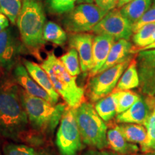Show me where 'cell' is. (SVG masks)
I'll return each mask as SVG.
<instances>
[{"label":"cell","mask_w":155,"mask_h":155,"mask_svg":"<svg viewBox=\"0 0 155 155\" xmlns=\"http://www.w3.org/2000/svg\"><path fill=\"white\" fill-rule=\"evenodd\" d=\"M43 38L46 42H50L57 45H63L67 42V33L57 23L48 21L45 23Z\"/></svg>","instance_id":"cell-24"},{"label":"cell","mask_w":155,"mask_h":155,"mask_svg":"<svg viewBox=\"0 0 155 155\" xmlns=\"http://www.w3.org/2000/svg\"><path fill=\"white\" fill-rule=\"evenodd\" d=\"M133 53H134V49L129 40L124 39L116 40L112 45L106 63L98 73L115 66L118 64L131 60V54Z\"/></svg>","instance_id":"cell-16"},{"label":"cell","mask_w":155,"mask_h":155,"mask_svg":"<svg viewBox=\"0 0 155 155\" xmlns=\"http://www.w3.org/2000/svg\"><path fill=\"white\" fill-rule=\"evenodd\" d=\"M94 0H77V5L83 3H94Z\"/></svg>","instance_id":"cell-37"},{"label":"cell","mask_w":155,"mask_h":155,"mask_svg":"<svg viewBox=\"0 0 155 155\" xmlns=\"http://www.w3.org/2000/svg\"><path fill=\"white\" fill-rule=\"evenodd\" d=\"M131 1H132V0H119V2H118L117 7L118 8H121V7H124L125 5H127V4L130 2Z\"/></svg>","instance_id":"cell-36"},{"label":"cell","mask_w":155,"mask_h":155,"mask_svg":"<svg viewBox=\"0 0 155 155\" xmlns=\"http://www.w3.org/2000/svg\"><path fill=\"white\" fill-rule=\"evenodd\" d=\"M55 144L61 155H78L83 141L75 119L74 108L67 106L58 126Z\"/></svg>","instance_id":"cell-7"},{"label":"cell","mask_w":155,"mask_h":155,"mask_svg":"<svg viewBox=\"0 0 155 155\" xmlns=\"http://www.w3.org/2000/svg\"><path fill=\"white\" fill-rule=\"evenodd\" d=\"M45 22L46 17L41 2H23L16 24L25 48L35 55L46 43L43 38Z\"/></svg>","instance_id":"cell-3"},{"label":"cell","mask_w":155,"mask_h":155,"mask_svg":"<svg viewBox=\"0 0 155 155\" xmlns=\"http://www.w3.org/2000/svg\"><path fill=\"white\" fill-rule=\"evenodd\" d=\"M154 111H155V108H154Z\"/></svg>","instance_id":"cell-43"},{"label":"cell","mask_w":155,"mask_h":155,"mask_svg":"<svg viewBox=\"0 0 155 155\" xmlns=\"http://www.w3.org/2000/svg\"><path fill=\"white\" fill-rule=\"evenodd\" d=\"M22 7L21 0H0V13L5 15L12 25L16 23Z\"/></svg>","instance_id":"cell-27"},{"label":"cell","mask_w":155,"mask_h":155,"mask_svg":"<svg viewBox=\"0 0 155 155\" xmlns=\"http://www.w3.org/2000/svg\"><path fill=\"white\" fill-rule=\"evenodd\" d=\"M3 155H57L46 147H33L17 142H9L2 147Z\"/></svg>","instance_id":"cell-20"},{"label":"cell","mask_w":155,"mask_h":155,"mask_svg":"<svg viewBox=\"0 0 155 155\" xmlns=\"http://www.w3.org/2000/svg\"><path fill=\"white\" fill-rule=\"evenodd\" d=\"M155 32V23L144 25L141 29L134 33L132 36L133 42L138 49L147 45V42L153 33ZM137 50V49H134Z\"/></svg>","instance_id":"cell-29"},{"label":"cell","mask_w":155,"mask_h":155,"mask_svg":"<svg viewBox=\"0 0 155 155\" xmlns=\"http://www.w3.org/2000/svg\"><path fill=\"white\" fill-rule=\"evenodd\" d=\"M94 35L90 33L71 34L69 47L77 50L83 73H90L93 68V42Z\"/></svg>","instance_id":"cell-12"},{"label":"cell","mask_w":155,"mask_h":155,"mask_svg":"<svg viewBox=\"0 0 155 155\" xmlns=\"http://www.w3.org/2000/svg\"><path fill=\"white\" fill-rule=\"evenodd\" d=\"M9 25V20L5 15L0 13V33L6 30Z\"/></svg>","instance_id":"cell-34"},{"label":"cell","mask_w":155,"mask_h":155,"mask_svg":"<svg viewBox=\"0 0 155 155\" xmlns=\"http://www.w3.org/2000/svg\"><path fill=\"white\" fill-rule=\"evenodd\" d=\"M141 155H154V154H141Z\"/></svg>","instance_id":"cell-40"},{"label":"cell","mask_w":155,"mask_h":155,"mask_svg":"<svg viewBox=\"0 0 155 155\" xmlns=\"http://www.w3.org/2000/svg\"><path fill=\"white\" fill-rule=\"evenodd\" d=\"M147 129V138L142 145L143 152L155 150V111L154 110L144 124Z\"/></svg>","instance_id":"cell-28"},{"label":"cell","mask_w":155,"mask_h":155,"mask_svg":"<svg viewBox=\"0 0 155 155\" xmlns=\"http://www.w3.org/2000/svg\"><path fill=\"white\" fill-rule=\"evenodd\" d=\"M23 65L28 70L30 76L49 94L53 104H57L59 101L60 95L54 88L47 72L42 68L41 65L29 60L23 59Z\"/></svg>","instance_id":"cell-15"},{"label":"cell","mask_w":155,"mask_h":155,"mask_svg":"<svg viewBox=\"0 0 155 155\" xmlns=\"http://www.w3.org/2000/svg\"><path fill=\"white\" fill-rule=\"evenodd\" d=\"M28 114L20 94V86L12 75L0 76V136L19 143L29 131Z\"/></svg>","instance_id":"cell-1"},{"label":"cell","mask_w":155,"mask_h":155,"mask_svg":"<svg viewBox=\"0 0 155 155\" xmlns=\"http://www.w3.org/2000/svg\"><path fill=\"white\" fill-rule=\"evenodd\" d=\"M152 112L148 104L141 98L123 113L118 114L116 121L119 124H136L144 125Z\"/></svg>","instance_id":"cell-17"},{"label":"cell","mask_w":155,"mask_h":155,"mask_svg":"<svg viewBox=\"0 0 155 155\" xmlns=\"http://www.w3.org/2000/svg\"><path fill=\"white\" fill-rule=\"evenodd\" d=\"M0 155H3L2 149V147H1V144H0Z\"/></svg>","instance_id":"cell-39"},{"label":"cell","mask_w":155,"mask_h":155,"mask_svg":"<svg viewBox=\"0 0 155 155\" xmlns=\"http://www.w3.org/2000/svg\"><path fill=\"white\" fill-rule=\"evenodd\" d=\"M116 40L106 35H96L93 42V68L89 75L97 74L106 63L111 48Z\"/></svg>","instance_id":"cell-14"},{"label":"cell","mask_w":155,"mask_h":155,"mask_svg":"<svg viewBox=\"0 0 155 155\" xmlns=\"http://www.w3.org/2000/svg\"><path fill=\"white\" fill-rule=\"evenodd\" d=\"M137 70L140 80V91L149 96L155 95V49L139 51Z\"/></svg>","instance_id":"cell-11"},{"label":"cell","mask_w":155,"mask_h":155,"mask_svg":"<svg viewBox=\"0 0 155 155\" xmlns=\"http://www.w3.org/2000/svg\"><path fill=\"white\" fill-rule=\"evenodd\" d=\"M152 49H155V42H153L152 44L145 46V47L139 48V49L134 50V52H137V50H138V51H141V50H152Z\"/></svg>","instance_id":"cell-35"},{"label":"cell","mask_w":155,"mask_h":155,"mask_svg":"<svg viewBox=\"0 0 155 155\" xmlns=\"http://www.w3.org/2000/svg\"><path fill=\"white\" fill-rule=\"evenodd\" d=\"M152 23H155V4L151 6L150 8L147 11V12L139 19V22H137L135 25H133L134 33L137 32L139 29L144 27V25L152 24Z\"/></svg>","instance_id":"cell-31"},{"label":"cell","mask_w":155,"mask_h":155,"mask_svg":"<svg viewBox=\"0 0 155 155\" xmlns=\"http://www.w3.org/2000/svg\"><path fill=\"white\" fill-rule=\"evenodd\" d=\"M20 94L31 129L39 135L51 137L60 124L67 104H53L28 94L21 87Z\"/></svg>","instance_id":"cell-2"},{"label":"cell","mask_w":155,"mask_h":155,"mask_svg":"<svg viewBox=\"0 0 155 155\" xmlns=\"http://www.w3.org/2000/svg\"><path fill=\"white\" fill-rule=\"evenodd\" d=\"M59 58L68 72L72 76L76 77L82 72L78 53L74 48H70L66 53Z\"/></svg>","instance_id":"cell-26"},{"label":"cell","mask_w":155,"mask_h":155,"mask_svg":"<svg viewBox=\"0 0 155 155\" xmlns=\"http://www.w3.org/2000/svg\"><path fill=\"white\" fill-rule=\"evenodd\" d=\"M24 1H30V2H41L42 0H23Z\"/></svg>","instance_id":"cell-38"},{"label":"cell","mask_w":155,"mask_h":155,"mask_svg":"<svg viewBox=\"0 0 155 155\" xmlns=\"http://www.w3.org/2000/svg\"><path fill=\"white\" fill-rule=\"evenodd\" d=\"M154 155H155V154H154Z\"/></svg>","instance_id":"cell-44"},{"label":"cell","mask_w":155,"mask_h":155,"mask_svg":"<svg viewBox=\"0 0 155 155\" xmlns=\"http://www.w3.org/2000/svg\"><path fill=\"white\" fill-rule=\"evenodd\" d=\"M96 35H106L114 40H129L133 35V26L122 15L119 9L109 11L93 29Z\"/></svg>","instance_id":"cell-10"},{"label":"cell","mask_w":155,"mask_h":155,"mask_svg":"<svg viewBox=\"0 0 155 155\" xmlns=\"http://www.w3.org/2000/svg\"><path fill=\"white\" fill-rule=\"evenodd\" d=\"M154 4H155V0H154Z\"/></svg>","instance_id":"cell-42"},{"label":"cell","mask_w":155,"mask_h":155,"mask_svg":"<svg viewBox=\"0 0 155 155\" xmlns=\"http://www.w3.org/2000/svg\"><path fill=\"white\" fill-rule=\"evenodd\" d=\"M119 0H94L96 5L106 12H109L116 9Z\"/></svg>","instance_id":"cell-32"},{"label":"cell","mask_w":155,"mask_h":155,"mask_svg":"<svg viewBox=\"0 0 155 155\" xmlns=\"http://www.w3.org/2000/svg\"><path fill=\"white\" fill-rule=\"evenodd\" d=\"M152 0H132L121 7L120 12L132 25H135L152 6Z\"/></svg>","instance_id":"cell-19"},{"label":"cell","mask_w":155,"mask_h":155,"mask_svg":"<svg viewBox=\"0 0 155 155\" xmlns=\"http://www.w3.org/2000/svg\"><path fill=\"white\" fill-rule=\"evenodd\" d=\"M75 119L84 144L96 150H104L108 146L107 126L100 117L94 106L83 102L74 108Z\"/></svg>","instance_id":"cell-5"},{"label":"cell","mask_w":155,"mask_h":155,"mask_svg":"<svg viewBox=\"0 0 155 155\" xmlns=\"http://www.w3.org/2000/svg\"><path fill=\"white\" fill-rule=\"evenodd\" d=\"M125 139L133 144L142 145L147 138V129L141 124H121L116 126Z\"/></svg>","instance_id":"cell-22"},{"label":"cell","mask_w":155,"mask_h":155,"mask_svg":"<svg viewBox=\"0 0 155 155\" xmlns=\"http://www.w3.org/2000/svg\"><path fill=\"white\" fill-rule=\"evenodd\" d=\"M12 75L17 84L28 94L43 98V99L53 104L49 94L39 86L35 82V81L30 76L28 70L26 69L24 65L20 63L17 64L12 70Z\"/></svg>","instance_id":"cell-13"},{"label":"cell","mask_w":155,"mask_h":155,"mask_svg":"<svg viewBox=\"0 0 155 155\" xmlns=\"http://www.w3.org/2000/svg\"><path fill=\"white\" fill-rule=\"evenodd\" d=\"M1 69H2V68L0 67V71H1ZM1 75H0V76H1Z\"/></svg>","instance_id":"cell-41"},{"label":"cell","mask_w":155,"mask_h":155,"mask_svg":"<svg viewBox=\"0 0 155 155\" xmlns=\"http://www.w3.org/2000/svg\"><path fill=\"white\" fill-rule=\"evenodd\" d=\"M28 52L19 34L13 28L0 33V67L6 72L12 71L22 54Z\"/></svg>","instance_id":"cell-9"},{"label":"cell","mask_w":155,"mask_h":155,"mask_svg":"<svg viewBox=\"0 0 155 155\" xmlns=\"http://www.w3.org/2000/svg\"><path fill=\"white\" fill-rule=\"evenodd\" d=\"M140 85L137 63L136 60H131L127 69L120 78L119 82L116 85L114 91H130L136 88Z\"/></svg>","instance_id":"cell-21"},{"label":"cell","mask_w":155,"mask_h":155,"mask_svg":"<svg viewBox=\"0 0 155 155\" xmlns=\"http://www.w3.org/2000/svg\"><path fill=\"white\" fill-rule=\"evenodd\" d=\"M131 61L118 64L91 76L86 88V94L89 99L92 102H96L111 94Z\"/></svg>","instance_id":"cell-8"},{"label":"cell","mask_w":155,"mask_h":155,"mask_svg":"<svg viewBox=\"0 0 155 155\" xmlns=\"http://www.w3.org/2000/svg\"><path fill=\"white\" fill-rule=\"evenodd\" d=\"M40 65L47 72L54 88L67 106L72 108L78 107L83 102L85 89L77 84L76 77L68 72L60 58L51 52Z\"/></svg>","instance_id":"cell-4"},{"label":"cell","mask_w":155,"mask_h":155,"mask_svg":"<svg viewBox=\"0 0 155 155\" xmlns=\"http://www.w3.org/2000/svg\"><path fill=\"white\" fill-rule=\"evenodd\" d=\"M116 99V114H120L131 107L141 97L130 91H114Z\"/></svg>","instance_id":"cell-25"},{"label":"cell","mask_w":155,"mask_h":155,"mask_svg":"<svg viewBox=\"0 0 155 155\" xmlns=\"http://www.w3.org/2000/svg\"><path fill=\"white\" fill-rule=\"evenodd\" d=\"M107 13L96 4H79L65 14L63 23L69 33H84L92 31Z\"/></svg>","instance_id":"cell-6"},{"label":"cell","mask_w":155,"mask_h":155,"mask_svg":"<svg viewBox=\"0 0 155 155\" xmlns=\"http://www.w3.org/2000/svg\"><path fill=\"white\" fill-rule=\"evenodd\" d=\"M46 2L50 12L55 15H63L74 8L77 0H47Z\"/></svg>","instance_id":"cell-30"},{"label":"cell","mask_w":155,"mask_h":155,"mask_svg":"<svg viewBox=\"0 0 155 155\" xmlns=\"http://www.w3.org/2000/svg\"><path fill=\"white\" fill-rule=\"evenodd\" d=\"M94 107L104 121L113 119L116 114V99L114 92L96 101Z\"/></svg>","instance_id":"cell-23"},{"label":"cell","mask_w":155,"mask_h":155,"mask_svg":"<svg viewBox=\"0 0 155 155\" xmlns=\"http://www.w3.org/2000/svg\"><path fill=\"white\" fill-rule=\"evenodd\" d=\"M83 155H117L116 153L104 150H89L83 153Z\"/></svg>","instance_id":"cell-33"},{"label":"cell","mask_w":155,"mask_h":155,"mask_svg":"<svg viewBox=\"0 0 155 155\" xmlns=\"http://www.w3.org/2000/svg\"><path fill=\"white\" fill-rule=\"evenodd\" d=\"M107 140L108 146L118 154L131 155L139 150L138 146L128 141L116 127L108 130Z\"/></svg>","instance_id":"cell-18"}]
</instances>
